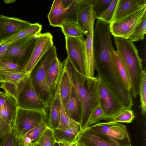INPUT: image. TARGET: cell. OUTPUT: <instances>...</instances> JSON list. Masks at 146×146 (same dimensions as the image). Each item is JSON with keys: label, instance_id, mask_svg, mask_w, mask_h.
<instances>
[{"label": "cell", "instance_id": "6da1fadb", "mask_svg": "<svg viewBox=\"0 0 146 146\" xmlns=\"http://www.w3.org/2000/svg\"><path fill=\"white\" fill-rule=\"evenodd\" d=\"M63 63L81 102L82 114L80 125L82 130L89 126V121L92 114L100 103L99 79L97 77L89 78L79 72L68 57Z\"/></svg>", "mask_w": 146, "mask_h": 146}, {"label": "cell", "instance_id": "7a4b0ae2", "mask_svg": "<svg viewBox=\"0 0 146 146\" xmlns=\"http://www.w3.org/2000/svg\"><path fill=\"white\" fill-rule=\"evenodd\" d=\"M114 40L116 51L124 63L129 77L130 92L132 96L135 98L139 95L143 70L142 60L136 48L129 39L114 37Z\"/></svg>", "mask_w": 146, "mask_h": 146}, {"label": "cell", "instance_id": "3957f363", "mask_svg": "<svg viewBox=\"0 0 146 146\" xmlns=\"http://www.w3.org/2000/svg\"><path fill=\"white\" fill-rule=\"evenodd\" d=\"M57 56L56 47L54 45L40 60L29 74L35 90L47 108L50 104L46 86L47 73L52 61Z\"/></svg>", "mask_w": 146, "mask_h": 146}, {"label": "cell", "instance_id": "277c9868", "mask_svg": "<svg viewBox=\"0 0 146 146\" xmlns=\"http://www.w3.org/2000/svg\"><path fill=\"white\" fill-rule=\"evenodd\" d=\"M40 33L25 37L9 44L1 59L10 61L23 68L31 55Z\"/></svg>", "mask_w": 146, "mask_h": 146}, {"label": "cell", "instance_id": "5b68a950", "mask_svg": "<svg viewBox=\"0 0 146 146\" xmlns=\"http://www.w3.org/2000/svg\"><path fill=\"white\" fill-rule=\"evenodd\" d=\"M17 84L16 102L18 107L25 109L47 110V108L35 90L29 75Z\"/></svg>", "mask_w": 146, "mask_h": 146}, {"label": "cell", "instance_id": "8992f818", "mask_svg": "<svg viewBox=\"0 0 146 146\" xmlns=\"http://www.w3.org/2000/svg\"><path fill=\"white\" fill-rule=\"evenodd\" d=\"M47 110L39 111L18 107L12 129L14 136L21 137L27 132L46 121Z\"/></svg>", "mask_w": 146, "mask_h": 146}, {"label": "cell", "instance_id": "52a82bcc", "mask_svg": "<svg viewBox=\"0 0 146 146\" xmlns=\"http://www.w3.org/2000/svg\"><path fill=\"white\" fill-rule=\"evenodd\" d=\"M99 79L100 103L104 113L103 120L111 121L112 118L125 108L106 84Z\"/></svg>", "mask_w": 146, "mask_h": 146}, {"label": "cell", "instance_id": "ba28073f", "mask_svg": "<svg viewBox=\"0 0 146 146\" xmlns=\"http://www.w3.org/2000/svg\"><path fill=\"white\" fill-rule=\"evenodd\" d=\"M65 37L67 57L77 71L86 76L85 39L84 37L74 38L65 36Z\"/></svg>", "mask_w": 146, "mask_h": 146}, {"label": "cell", "instance_id": "9c48e42d", "mask_svg": "<svg viewBox=\"0 0 146 146\" xmlns=\"http://www.w3.org/2000/svg\"><path fill=\"white\" fill-rule=\"evenodd\" d=\"M97 133L106 135L123 145H131L126 127L124 125L112 121L99 122L89 126Z\"/></svg>", "mask_w": 146, "mask_h": 146}, {"label": "cell", "instance_id": "30bf717a", "mask_svg": "<svg viewBox=\"0 0 146 146\" xmlns=\"http://www.w3.org/2000/svg\"><path fill=\"white\" fill-rule=\"evenodd\" d=\"M146 13L145 6L132 14L110 25L111 34L114 37L128 39Z\"/></svg>", "mask_w": 146, "mask_h": 146}, {"label": "cell", "instance_id": "8fae6325", "mask_svg": "<svg viewBox=\"0 0 146 146\" xmlns=\"http://www.w3.org/2000/svg\"><path fill=\"white\" fill-rule=\"evenodd\" d=\"M54 45L53 36L50 33H41L23 70L30 73L40 60Z\"/></svg>", "mask_w": 146, "mask_h": 146}, {"label": "cell", "instance_id": "7c38bea8", "mask_svg": "<svg viewBox=\"0 0 146 146\" xmlns=\"http://www.w3.org/2000/svg\"><path fill=\"white\" fill-rule=\"evenodd\" d=\"M76 141L81 146H132L121 145L108 136L93 131L89 126L81 131Z\"/></svg>", "mask_w": 146, "mask_h": 146}, {"label": "cell", "instance_id": "4fadbf2b", "mask_svg": "<svg viewBox=\"0 0 146 146\" xmlns=\"http://www.w3.org/2000/svg\"><path fill=\"white\" fill-rule=\"evenodd\" d=\"M31 24L18 18L0 15V41L19 33Z\"/></svg>", "mask_w": 146, "mask_h": 146}, {"label": "cell", "instance_id": "5bb4252c", "mask_svg": "<svg viewBox=\"0 0 146 146\" xmlns=\"http://www.w3.org/2000/svg\"><path fill=\"white\" fill-rule=\"evenodd\" d=\"M63 67V62H61L57 56L52 60L48 69L46 86L50 104L55 95Z\"/></svg>", "mask_w": 146, "mask_h": 146}, {"label": "cell", "instance_id": "9a60e30c", "mask_svg": "<svg viewBox=\"0 0 146 146\" xmlns=\"http://www.w3.org/2000/svg\"><path fill=\"white\" fill-rule=\"evenodd\" d=\"M96 19V17L92 11L89 31L86 38L85 39L86 75L88 78H91L95 77V63L93 51V37L94 23Z\"/></svg>", "mask_w": 146, "mask_h": 146}, {"label": "cell", "instance_id": "2e32d148", "mask_svg": "<svg viewBox=\"0 0 146 146\" xmlns=\"http://www.w3.org/2000/svg\"><path fill=\"white\" fill-rule=\"evenodd\" d=\"M145 6V0H118L112 22L120 20Z\"/></svg>", "mask_w": 146, "mask_h": 146}, {"label": "cell", "instance_id": "e0dca14e", "mask_svg": "<svg viewBox=\"0 0 146 146\" xmlns=\"http://www.w3.org/2000/svg\"><path fill=\"white\" fill-rule=\"evenodd\" d=\"M92 7L89 0H81L77 11L76 23L86 36L89 31Z\"/></svg>", "mask_w": 146, "mask_h": 146}, {"label": "cell", "instance_id": "ac0fdd59", "mask_svg": "<svg viewBox=\"0 0 146 146\" xmlns=\"http://www.w3.org/2000/svg\"><path fill=\"white\" fill-rule=\"evenodd\" d=\"M65 111L69 118L80 124L82 114L81 102L76 91L72 84Z\"/></svg>", "mask_w": 146, "mask_h": 146}, {"label": "cell", "instance_id": "d6986e66", "mask_svg": "<svg viewBox=\"0 0 146 146\" xmlns=\"http://www.w3.org/2000/svg\"><path fill=\"white\" fill-rule=\"evenodd\" d=\"M61 102L58 89L57 87L54 97L50 107L47 110L46 123L48 127L53 130L57 128L59 124Z\"/></svg>", "mask_w": 146, "mask_h": 146}, {"label": "cell", "instance_id": "ffe728a7", "mask_svg": "<svg viewBox=\"0 0 146 146\" xmlns=\"http://www.w3.org/2000/svg\"><path fill=\"white\" fill-rule=\"evenodd\" d=\"M67 9L63 6L62 0H54L47 15L50 25L60 27L65 21Z\"/></svg>", "mask_w": 146, "mask_h": 146}, {"label": "cell", "instance_id": "44dd1931", "mask_svg": "<svg viewBox=\"0 0 146 146\" xmlns=\"http://www.w3.org/2000/svg\"><path fill=\"white\" fill-rule=\"evenodd\" d=\"M18 107L16 101L7 94L5 103L0 108L1 117L12 129L14 125Z\"/></svg>", "mask_w": 146, "mask_h": 146}, {"label": "cell", "instance_id": "7402d4cb", "mask_svg": "<svg viewBox=\"0 0 146 146\" xmlns=\"http://www.w3.org/2000/svg\"><path fill=\"white\" fill-rule=\"evenodd\" d=\"M112 61L122 84L125 88L130 92L131 83L127 68L118 53L115 50L111 54Z\"/></svg>", "mask_w": 146, "mask_h": 146}, {"label": "cell", "instance_id": "603a6c76", "mask_svg": "<svg viewBox=\"0 0 146 146\" xmlns=\"http://www.w3.org/2000/svg\"><path fill=\"white\" fill-rule=\"evenodd\" d=\"M82 130L80 125L66 129L56 128L53 130V135L56 141L58 143H72L75 142Z\"/></svg>", "mask_w": 146, "mask_h": 146}, {"label": "cell", "instance_id": "cb8c5ba5", "mask_svg": "<svg viewBox=\"0 0 146 146\" xmlns=\"http://www.w3.org/2000/svg\"><path fill=\"white\" fill-rule=\"evenodd\" d=\"M71 86L72 84L68 74L64 67L57 87L65 111L70 96Z\"/></svg>", "mask_w": 146, "mask_h": 146}, {"label": "cell", "instance_id": "d4e9b609", "mask_svg": "<svg viewBox=\"0 0 146 146\" xmlns=\"http://www.w3.org/2000/svg\"><path fill=\"white\" fill-rule=\"evenodd\" d=\"M42 25L36 23L31 25L19 33L0 41L1 44H10L21 38L40 33Z\"/></svg>", "mask_w": 146, "mask_h": 146}, {"label": "cell", "instance_id": "484cf974", "mask_svg": "<svg viewBox=\"0 0 146 146\" xmlns=\"http://www.w3.org/2000/svg\"><path fill=\"white\" fill-rule=\"evenodd\" d=\"M47 127L46 121L44 120L22 136L24 146H30L37 143Z\"/></svg>", "mask_w": 146, "mask_h": 146}, {"label": "cell", "instance_id": "4316f807", "mask_svg": "<svg viewBox=\"0 0 146 146\" xmlns=\"http://www.w3.org/2000/svg\"><path fill=\"white\" fill-rule=\"evenodd\" d=\"M30 73L22 70H0L2 82H7L17 84L29 75Z\"/></svg>", "mask_w": 146, "mask_h": 146}, {"label": "cell", "instance_id": "83f0119b", "mask_svg": "<svg viewBox=\"0 0 146 146\" xmlns=\"http://www.w3.org/2000/svg\"><path fill=\"white\" fill-rule=\"evenodd\" d=\"M60 28L65 36L74 38L84 37L83 34L75 23L65 21Z\"/></svg>", "mask_w": 146, "mask_h": 146}, {"label": "cell", "instance_id": "f1b7e54d", "mask_svg": "<svg viewBox=\"0 0 146 146\" xmlns=\"http://www.w3.org/2000/svg\"><path fill=\"white\" fill-rule=\"evenodd\" d=\"M146 13L144 14L141 21L128 39L132 42L142 40L146 34Z\"/></svg>", "mask_w": 146, "mask_h": 146}, {"label": "cell", "instance_id": "f546056e", "mask_svg": "<svg viewBox=\"0 0 146 146\" xmlns=\"http://www.w3.org/2000/svg\"><path fill=\"white\" fill-rule=\"evenodd\" d=\"M60 102L61 109L60 118L59 125L57 128L62 130L66 129L75 127L80 125L68 116L66 113L61 99Z\"/></svg>", "mask_w": 146, "mask_h": 146}, {"label": "cell", "instance_id": "4dcf8cb0", "mask_svg": "<svg viewBox=\"0 0 146 146\" xmlns=\"http://www.w3.org/2000/svg\"><path fill=\"white\" fill-rule=\"evenodd\" d=\"M118 0H112L107 7L99 15L98 20L110 23L113 21Z\"/></svg>", "mask_w": 146, "mask_h": 146}, {"label": "cell", "instance_id": "1f68e13d", "mask_svg": "<svg viewBox=\"0 0 146 146\" xmlns=\"http://www.w3.org/2000/svg\"><path fill=\"white\" fill-rule=\"evenodd\" d=\"M139 95L140 96V105L141 113L145 115L146 112V72L143 70L141 82L140 85Z\"/></svg>", "mask_w": 146, "mask_h": 146}, {"label": "cell", "instance_id": "d6a6232c", "mask_svg": "<svg viewBox=\"0 0 146 146\" xmlns=\"http://www.w3.org/2000/svg\"><path fill=\"white\" fill-rule=\"evenodd\" d=\"M135 117L131 109L125 108L113 117L111 121L117 123H130Z\"/></svg>", "mask_w": 146, "mask_h": 146}, {"label": "cell", "instance_id": "836d02e7", "mask_svg": "<svg viewBox=\"0 0 146 146\" xmlns=\"http://www.w3.org/2000/svg\"><path fill=\"white\" fill-rule=\"evenodd\" d=\"M55 141L53 130L47 127L38 142L42 146H52Z\"/></svg>", "mask_w": 146, "mask_h": 146}, {"label": "cell", "instance_id": "e575fe53", "mask_svg": "<svg viewBox=\"0 0 146 146\" xmlns=\"http://www.w3.org/2000/svg\"><path fill=\"white\" fill-rule=\"evenodd\" d=\"M1 83L0 88L3 89L5 93L11 96L16 101L17 96V83L7 82H5Z\"/></svg>", "mask_w": 146, "mask_h": 146}, {"label": "cell", "instance_id": "d590c367", "mask_svg": "<svg viewBox=\"0 0 146 146\" xmlns=\"http://www.w3.org/2000/svg\"><path fill=\"white\" fill-rule=\"evenodd\" d=\"M112 0H96L92 6V10L97 19L100 14L108 6Z\"/></svg>", "mask_w": 146, "mask_h": 146}, {"label": "cell", "instance_id": "8d00e7d4", "mask_svg": "<svg viewBox=\"0 0 146 146\" xmlns=\"http://www.w3.org/2000/svg\"><path fill=\"white\" fill-rule=\"evenodd\" d=\"M104 113L100 103L94 110L89 121V126L103 120Z\"/></svg>", "mask_w": 146, "mask_h": 146}, {"label": "cell", "instance_id": "74e56055", "mask_svg": "<svg viewBox=\"0 0 146 146\" xmlns=\"http://www.w3.org/2000/svg\"><path fill=\"white\" fill-rule=\"evenodd\" d=\"M12 129L7 124L0 115V146L7 136L12 131Z\"/></svg>", "mask_w": 146, "mask_h": 146}, {"label": "cell", "instance_id": "f35d334b", "mask_svg": "<svg viewBox=\"0 0 146 146\" xmlns=\"http://www.w3.org/2000/svg\"><path fill=\"white\" fill-rule=\"evenodd\" d=\"M23 68L10 61L0 60V70H22Z\"/></svg>", "mask_w": 146, "mask_h": 146}, {"label": "cell", "instance_id": "ab89813d", "mask_svg": "<svg viewBox=\"0 0 146 146\" xmlns=\"http://www.w3.org/2000/svg\"><path fill=\"white\" fill-rule=\"evenodd\" d=\"M15 136L12 131L7 136L1 146H13Z\"/></svg>", "mask_w": 146, "mask_h": 146}, {"label": "cell", "instance_id": "60d3db41", "mask_svg": "<svg viewBox=\"0 0 146 146\" xmlns=\"http://www.w3.org/2000/svg\"><path fill=\"white\" fill-rule=\"evenodd\" d=\"M7 94L5 92L0 93V108L4 104L6 100Z\"/></svg>", "mask_w": 146, "mask_h": 146}, {"label": "cell", "instance_id": "b9f144b4", "mask_svg": "<svg viewBox=\"0 0 146 146\" xmlns=\"http://www.w3.org/2000/svg\"><path fill=\"white\" fill-rule=\"evenodd\" d=\"M0 41V60L8 47L9 44H1Z\"/></svg>", "mask_w": 146, "mask_h": 146}, {"label": "cell", "instance_id": "7bdbcfd3", "mask_svg": "<svg viewBox=\"0 0 146 146\" xmlns=\"http://www.w3.org/2000/svg\"><path fill=\"white\" fill-rule=\"evenodd\" d=\"M13 146H24V144L21 137H15Z\"/></svg>", "mask_w": 146, "mask_h": 146}, {"label": "cell", "instance_id": "ee69618b", "mask_svg": "<svg viewBox=\"0 0 146 146\" xmlns=\"http://www.w3.org/2000/svg\"><path fill=\"white\" fill-rule=\"evenodd\" d=\"M59 143L60 146H77L78 145L76 141L72 143Z\"/></svg>", "mask_w": 146, "mask_h": 146}, {"label": "cell", "instance_id": "f6af8a7d", "mask_svg": "<svg viewBox=\"0 0 146 146\" xmlns=\"http://www.w3.org/2000/svg\"><path fill=\"white\" fill-rule=\"evenodd\" d=\"M52 146H60L59 143L55 141Z\"/></svg>", "mask_w": 146, "mask_h": 146}, {"label": "cell", "instance_id": "bcb514c9", "mask_svg": "<svg viewBox=\"0 0 146 146\" xmlns=\"http://www.w3.org/2000/svg\"><path fill=\"white\" fill-rule=\"evenodd\" d=\"M30 146H42L38 142Z\"/></svg>", "mask_w": 146, "mask_h": 146}, {"label": "cell", "instance_id": "7dc6e473", "mask_svg": "<svg viewBox=\"0 0 146 146\" xmlns=\"http://www.w3.org/2000/svg\"><path fill=\"white\" fill-rule=\"evenodd\" d=\"M2 79H1L0 74V83H2Z\"/></svg>", "mask_w": 146, "mask_h": 146}, {"label": "cell", "instance_id": "c3c4849f", "mask_svg": "<svg viewBox=\"0 0 146 146\" xmlns=\"http://www.w3.org/2000/svg\"><path fill=\"white\" fill-rule=\"evenodd\" d=\"M77 146H80V145H78Z\"/></svg>", "mask_w": 146, "mask_h": 146}, {"label": "cell", "instance_id": "681fc988", "mask_svg": "<svg viewBox=\"0 0 146 146\" xmlns=\"http://www.w3.org/2000/svg\"><path fill=\"white\" fill-rule=\"evenodd\" d=\"M1 92L0 91V93H1Z\"/></svg>", "mask_w": 146, "mask_h": 146}]
</instances>
